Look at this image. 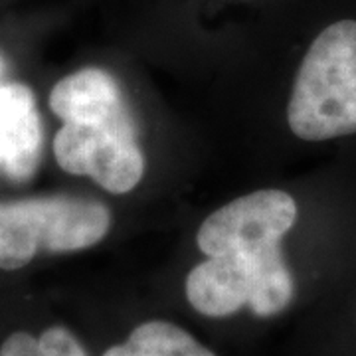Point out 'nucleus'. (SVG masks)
I'll return each mask as SVG.
<instances>
[{
  "instance_id": "obj_1",
  "label": "nucleus",
  "mask_w": 356,
  "mask_h": 356,
  "mask_svg": "<svg viewBox=\"0 0 356 356\" xmlns=\"http://www.w3.org/2000/svg\"><path fill=\"white\" fill-rule=\"evenodd\" d=\"M48 105L62 119L54 137L62 170L91 178L111 194H127L143 180L139 125L113 74L102 67L77 70L54 86Z\"/></svg>"
},
{
  "instance_id": "obj_2",
  "label": "nucleus",
  "mask_w": 356,
  "mask_h": 356,
  "mask_svg": "<svg viewBox=\"0 0 356 356\" xmlns=\"http://www.w3.org/2000/svg\"><path fill=\"white\" fill-rule=\"evenodd\" d=\"M287 125L309 143L356 135V20L332 22L311 42L293 81Z\"/></svg>"
},
{
  "instance_id": "obj_3",
  "label": "nucleus",
  "mask_w": 356,
  "mask_h": 356,
  "mask_svg": "<svg viewBox=\"0 0 356 356\" xmlns=\"http://www.w3.org/2000/svg\"><path fill=\"white\" fill-rule=\"evenodd\" d=\"M113 224L107 204L77 196L0 202V269L16 271L40 254H74L102 242Z\"/></svg>"
},
{
  "instance_id": "obj_4",
  "label": "nucleus",
  "mask_w": 356,
  "mask_h": 356,
  "mask_svg": "<svg viewBox=\"0 0 356 356\" xmlns=\"http://www.w3.org/2000/svg\"><path fill=\"white\" fill-rule=\"evenodd\" d=\"M299 208L289 192L255 191L224 204L204 220L196 245L206 257H228L257 269L287 266L281 240L297 222Z\"/></svg>"
},
{
  "instance_id": "obj_5",
  "label": "nucleus",
  "mask_w": 356,
  "mask_h": 356,
  "mask_svg": "<svg viewBox=\"0 0 356 356\" xmlns=\"http://www.w3.org/2000/svg\"><path fill=\"white\" fill-rule=\"evenodd\" d=\"M44 131L32 89L24 83L0 86V170L16 182L36 175Z\"/></svg>"
},
{
  "instance_id": "obj_6",
  "label": "nucleus",
  "mask_w": 356,
  "mask_h": 356,
  "mask_svg": "<svg viewBox=\"0 0 356 356\" xmlns=\"http://www.w3.org/2000/svg\"><path fill=\"white\" fill-rule=\"evenodd\" d=\"M102 356H216L192 332L165 318L139 323L123 343L109 346Z\"/></svg>"
},
{
  "instance_id": "obj_7",
  "label": "nucleus",
  "mask_w": 356,
  "mask_h": 356,
  "mask_svg": "<svg viewBox=\"0 0 356 356\" xmlns=\"http://www.w3.org/2000/svg\"><path fill=\"white\" fill-rule=\"evenodd\" d=\"M0 356H89L77 334L65 325H50L40 332H10L0 343Z\"/></svg>"
}]
</instances>
